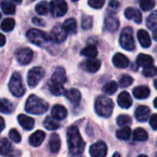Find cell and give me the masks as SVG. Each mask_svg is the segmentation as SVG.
Listing matches in <instances>:
<instances>
[{
	"label": "cell",
	"instance_id": "cell-1",
	"mask_svg": "<svg viewBox=\"0 0 157 157\" xmlns=\"http://www.w3.org/2000/svg\"><path fill=\"white\" fill-rule=\"evenodd\" d=\"M67 143L69 153L73 155H79L85 150V142L75 126H71L67 131Z\"/></svg>",
	"mask_w": 157,
	"mask_h": 157
},
{
	"label": "cell",
	"instance_id": "cell-2",
	"mask_svg": "<svg viewBox=\"0 0 157 157\" xmlns=\"http://www.w3.org/2000/svg\"><path fill=\"white\" fill-rule=\"evenodd\" d=\"M48 103L35 95H31L29 97L25 106L26 111L34 115H41L45 113L48 110Z\"/></svg>",
	"mask_w": 157,
	"mask_h": 157
},
{
	"label": "cell",
	"instance_id": "cell-3",
	"mask_svg": "<svg viewBox=\"0 0 157 157\" xmlns=\"http://www.w3.org/2000/svg\"><path fill=\"white\" fill-rule=\"evenodd\" d=\"M114 109V103L113 101L105 97V96H99L95 102V109L98 115L103 117V118H109Z\"/></svg>",
	"mask_w": 157,
	"mask_h": 157
},
{
	"label": "cell",
	"instance_id": "cell-4",
	"mask_svg": "<svg viewBox=\"0 0 157 157\" xmlns=\"http://www.w3.org/2000/svg\"><path fill=\"white\" fill-rule=\"evenodd\" d=\"M8 88L11 94L17 98H20L25 94V86L22 78L18 73H14L8 84Z\"/></svg>",
	"mask_w": 157,
	"mask_h": 157
},
{
	"label": "cell",
	"instance_id": "cell-5",
	"mask_svg": "<svg viewBox=\"0 0 157 157\" xmlns=\"http://www.w3.org/2000/svg\"><path fill=\"white\" fill-rule=\"evenodd\" d=\"M120 44L124 50L127 51H132L135 48L133 31L131 27H126L122 29L120 36Z\"/></svg>",
	"mask_w": 157,
	"mask_h": 157
},
{
	"label": "cell",
	"instance_id": "cell-6",
	"mask_svg": "<svg viewBox=\"0 0 157 157\" xmlns=\"http://www.w3.org/2000/svg\"><path fill=\"white\" fill-rule=\"evenodd\" d=\"M27 38L30 42L38 46H43L45 43L51 40L50 36H48L45 32L36 29H30L27 32Z\"/></svg>",
	"mask_w": 157,
	"mask_h": 157
},
{
	"label": "cell",
	"instance_id": "cell-7",
	"mask_svg": "<svg viewBox=\"0 0 157 157\" xmlns=\"http://www.w3.org/2000/svg\"><path fill=\"white\" fill-rule=\"evenodd\" d=\"M44 75H45V72H44L43 68H41V67H33V68H31L29 71L28 77H27L29 86L31 87V88L35 87L40 82V80L43 78Z\"/></svg>",
	"mask_w": 157,
	"mask_h": 157
},
{
	"label": "cell",
	"instance_id": "cell-8",
	"mask_svg": "<svg viewBox=\"0 0 157 157\" xmlns=\"http://www.w3.org/2000/svg\"><path fill=\"white\" fill-rule=\"evenodd\" d=\"M50 10L53 17H63L67 12V4L65 0H52Z\"/></svg>",
	"mask_w": 157,
	"mask_h": 157
},
{
	"label": "cell",
	"instance_id": "cell-9",
	"mask_svg": "<svg viewBox=\"0 0 157 157\" xmlns=\"http://www.w3.org/2000/svg\"><path fill=\"white\" fill-rule=\"evenodd\" d=\"M33 58V52L29 48H22L16 52V59L21 65L29 64Z\"/></svg>",
	"mask_w": 157,
	"mask_h": 157
},
{
	"label": "cell",
	"instance_id": "cell-10",
	"mask_svg": "<svg viewBox=\"0 0 157 157\" xmlns=\"http://www.w3.org/2000/svg\"><path fill=\"white\" fill-rule=\"evenodd\" d=\"M67 37V32L64 28L61 25H56L51 31L50 38L54 42H63Z\"/></svg>",
	"mask_w": 157,
	"mask_h": 157
},
{
	"label": "cell",
	"instance_id": "cell-11",
	"mask_svg": "<svg viewBox=\"0 0 157 157\" xmlns=\"http://www.w3.org/2000/svg\"><path fill=\"white\" fill-rule=\"evenodd\" d=\"M89 154L93 157H104L108 154V147L102 141L98 142L90 146Z\"/></svg>",
	"mask_w": 157,
	"mask_h": 157
},
{
	"label": "cell",
	"instance_id": "cell-12",
	"mask_svg": "<svg viewBox=\"0 0 157 157\" xmlns=\"http://www.w3.org/2000/svg\"><path fill=\"white\" fill-rule=\"evenodd\" d=\"M120 25L117 16L113 13L109 14L105 18V28L109 31H115L118 29Z\"/></svg>",
	"mask_w": 157,
	"mask_h": 157
},
{
	"label": "cell",
	"instance_id": "cell-13",
	"mask_svg": "<svg viewBox=\"0 0 157 157\" xmlns=\"http://www.w3.org/2000/svg\"><path fill=\"white\" fill-rule=\"evenodd\" d=\"M124 15L126 18L130 20H133L136 23H141L143 20V16L140 10L134 8V7H128L124 11Z\"/></svg>",
	"mask_w": 157,
	"mask_h": 157
},
{
	"label": "cell",
	"instance_id": "cell-14",
	"mask_svg": "<svg viewBox=\"0 0 157 157\" xmlns=\"http://www.w3.org/2000/svg\"><path fill=\"white\" fill-rule=\"evenodd\" d=\"M150 113H151V110L148 107L139 106L135 110V117L138 121L145 122L146 121H148V119L150 117Z\"/></svg>",
	"mask_w": 157,
	"mask_h": 157
},
{
	"label": "cell",
	"instance_id": "cell-15",
	"mask_svg": "<svg viewBox=\"0 0 157 157\" xmlns=\"http://www.w3.org/2000/svg\"><path fill=\"white\" fill-rule=\"evenodd\" d=\"M112 62H113V64L118 68H126L130 64L129 59L123 53H121V52H118L113 56Z\"/></svg>",
	"mask_w": 157,
	"mask_h": 157
},
{
	"label": "cell",
	"instance_id": "cell-16",
	"mask_svg": "<svg viewBox=\"0 0 157 157\" xmlns=\"http://www.w3.org/2000/svg\"><path fill=\"white\" fill-rule=\"evenodd\" d=\"M17 121L19 125L26 131H30L34 127V120L27 115L20 114L17 116Z\"/></svg>",
	"mask_w": 157,
	"mask_h": 157
},
{
	"label": "cell",
	"instance_id": "cell-17",
	"mask_svg": "<svg viewBox=\"0 0 157 157\" xmlns=\"http://www.w3.org/2000/svg\"><path fill=\"white\" fill-rule=\"evenodd\" d=\"M118 104L122 109H129L132 105V99L128 92H121L118 97Z\"/></svg>",
	"mask_w": 157,
	"mask_h": 157
},
{
	"label": "cell",
	"instance_id": "cell-18",
	"mask_svg": "<svg viewBox=\"0 0 157 157\" xmlns=\"http://www.w3.org/2000/svg\"><path fill=\"white\" fill-rule=\"evenodd\" d=\"M101 67V62L99 60H95L94 58H90L84 63V68L86 71L89 73H96Z\"/></svg>",
	"mask_w": 157,
	"mask_h": 157
},
{
	"label": "cell",
	"instance_id": "cell-19",
	"mask_svg": "<svg viewBox=\"0 0 157 157\" xmlns=\"http://www.w3.org/2000/svg\"><path fill=\"white\" fill-rule=\"evenodd\" d=\"M44 139H45V133L42 131H37L33 134L30 135L29 142L31 146L38 147L43 143Z\"/></svg>",
	"mask_w": 157,
	"mask_h": 157
},
{
	"label": "cell",
	"instance_id": "cell-20",
	"mask_svg": "<svg viewBox=\"0 0 157 157\" xmlns=\"http://www.w3.org/2000/svg\"><path fill=\"white\" fill-rule=\"evenodd\" d=\"M137 38L139 40L140 44L144 47V48H148L151 46L152 44V40L150 38L149 33L144 30V29H140L137 33Z\"/></svg>",
	"mask_w": 157,
	"mask_h": 157
},
{
	"label": "cell",
	"instance_id": "cell-21",
	"mask_svg": "<svg viewBox=\"0 0 157 157\" xmlns=\"http://www.w3.org/2000/svg\"><path fill=\"white\" fill-rule=\"evenodd\" d=\"M66 98L74 105H78L81 100V93L75 88H72L64 93Z\"/></svg>",
	"mask_w": 157,
	"mask_h": 157
},
{
	"label": "cell",
	"instance_id": "cell-22",
	"mask_svg": "<svg viewBox=\"0 0 157 157\" xmlns=\"http://www.w3.org/2000/svg\"><path fill=\"white\" fill-rule=\"evenodd\" d=\"M49 89L51 91V93L53 96H61L63 95L65 93L64 87H63V84L51 80L50 84H49Z\"/></svg>",
	"mask_w": 157,
	"mask_h": 157
},
{
	"label": "cell",
	"instance_id": "cell-23",
	"mask_svg": "<svg viewBox=\"0 0 157 157\" xmlns=\"http://www.w3.org/2000/svg\"><path fill=\"white\" fill-rule=\"evenodd\" d=\"M52 117L57 121H62L66 118L67 116V109L61 105H55L52 109Z\"/></svg>",
	"mask_w": 157,
	"mask_h": 157
},
{
	"label": "cell",
	"instance_id": "cell-24",
	"mask_svg": "<svg viewBox=\"0 0 157 157\" xmlns=\"http://www.w3.org/2000/svg\"><path fill=\"white\" fill-rule=\"evenodd\" d=\"M49 147L52 153L56 154L60 151L61 148V139L60 136L57 133H53L51 135L50 142H49Z\"/></svg>",
	"mask_w": 157,
	"mask_h": 157
},
{
	"label": "cell",
	"instance_id": "cell-25",
	"mask_svg": "<svg viewBox=\"0 0 157 157\" xmlns=\"http://www.w3.org/2000/svg\"><path fill=\"white\" fill-rule=\"evenodd\" d=\"M136 63H137V64L139 66L146 68V67H149V66L154 64V59L150 55H147V54H144V53H141V54L138 55Z\"/></svg>",
	"mask_w": 157,
	"mask_h": 157
},
{
	"label": "cell",
	"instance_id": "cell-26",
	"mask_svg": "<svg viewBox=\"0 0 157 157\" xmlns=\"http://www.w3.org/2000/svg\"><path fill=\"white\" fill-rule=\"evenodd\" d=\"M133 96L138 99H145L150 96V89L145 86H139L133 89Z\"/></svg>",
	"mask_w": 157,
	"mask_h": 157
},
{
	"label": "cell",
	"instance_id": "cell-27",
	"mask_svg": "<svg viewBox=\"0 0 157 157\" xmlns=\"http://www.w3.org/2000/svg\"><path fill=\"white\" fill-rule=\"evenodd\" d=\"M52 80L53 81H56V82H59V83H62V84H64L67 80L66 78V74H65V71L63 67H58L55 72L53 73L52 75Z\"/></svg>",
	"mask_w": 157,
	"mask_h": 157
},
{
	"label": "cell",
	"instance_id": "cell-28",
	"mask_svg": "<svg viewBox=\"0 0 157 157\" xmlns=\"http://www.w3.org/2000/svg\"><path fill=\"white\" fill-rule=\"evenodd\" d=\"M12 145L6 139H2L0 140V155L2 156H6L9 155L12 153Z\"/></svg>",
	"mask_w": 157,
	"mask_h": 157
},
{
	"label": "cell",
	"instance_id": "cell-29",
	"mask_svg": "<svg viewBox=\"0 0 157 157\" xmlns=\"http://www.w3.org/2000/svg\"><path fill=\"white\" fill-rule=\"evenodd\" d=\"M63 27L64 28V29L66 30L67 33L73 34L75 33L77 30V23L76 20L75 18H68L63 22Z\"/></svg>",
	"mask_w": 157,
	"mask_h": 157
},
{
	"label": "cell",
	"instance_id": "cell-30",
	"mask_svg": "<svg viewBox=\"0 0 157 157\" xmlns=\"http://www.w3.org/2000/svg\"><path fill=\"white\" fill-rule=\"evenodd\" d=\"M131 134H132V131H131V128H129L128 126H124L123 128L118 130L116 132L117 138L120 140H123V141L129 140L131 137Z\"/></svg>",
	"mask_w": 157,
	"mask_h": 157
},
{
	"label": "cell",
	"instance_id": "cell-31",
	"mask_svg": "<svg viewBox=\"0 0 157 157\" xmlns=\"http://www.w3.org/2000/svg\"><path fill=\"white\" fill-rule=\"evenodd\" d=\"M133 139L138 142H144L148 139L147 132L143 128H138L133 132Z\"/></svg>",
	"mask_w": 157,
	"mask_h": 157
},
{
	"label": "cell",
	"instance_id": "cell-32",
	"mask_svg": "<svg viewBox=\"0 0 157 157\" xmlns=\"http://www.w3.org/2000/svg\"><path fill=\"white\" fill-rule=\"evenodd\" d=\"M13 111V105L12 103L5 98L0 99V112L5 114H10Z\"/></svg>",
	"mask_w": 157,
	"mask_h": 157
},
{
	"label": "cell",
	"instance_id": "cell-33",
	"mask_svg": "<svg viewBox=\"0 0 157 157\" xmlns=\"http://www.w3.org/2000/svg\"><path fill=\"white\" fill-rule=\"evenodd\" d=\"M81 54L87 58H95L98 55V49L94 45H89L81 51Z\"/></svg>",
	"mask_w": 157,
	"mask_h": 157
},
{
	"label": "cell",
	"instance_id": "cell-34",
	"mask_svg": "<svg viewBox=\"0 0 157 157\" xmlns=\"http://www.w3.org/2000/svg\"><path fill=\"white\" fill-rule=\"evenodd\" d=\"M44 127L47 129V130H50V131H54V130H57L60 128V123H58L55 119L53 120L52 118L51 117H47L44 121Z\"/></svg>",
	"mask_w": 157,
	"mask_h": 157
},
{
	"label": "cell",
	"instance_id": "cell-35",
	"mask_svg": "<svg viewBox=\"0 0 157 157\" xmlns=\"http://www.w3.org/2000/svg\"><path fill=\"white\" fill-rule=\"evenodd\" d=\"M35 10H36V12L39 15L44 16V15H46L49 12L50 7H49V5H48V3L46 1H42V2H40V3H38L36 5Z\"/></svg>",
	"mask_w": 157,
	"mask_h": 157
},
{
	"label": "cell",
	"instance_id": "cell-36",
	"mask_svg": "<svg viewBox=\"0 0 157 157\" xmlns=\"http://www.w3.org/2000/svg\"><path fill=\"white\" fill-rule=\"evenodd\" d=\"M118 89V84L115 81H110L103 86V92L107 95H113Z\"/></svg>",
	"mask_w": 157,
	"mask_h": 157
},
{
	"label": "cell",
	"instance_id": "cell-37",
	"mask_svg": "<svg viewBox=\"0 0 157 157\" xmlns=\"http://www.w3.org/2000/svg\"><path fill=\"white\" fill-rule=\"evenodd\" d=\"M1 8L3 10V12L5 14H7V15H11V14H14L15 11H16V6L13 3H10L8 1H4L2 4H1Z\"/></svg>",
	"mask_w": 157,
	"mask_h": 157
},
{
	"label": "cell",
	"instance_id": "cell-38",
	"mask_svg": "<svg viewBox=\"0 0 157 157\" xmlns=\"http://www.w3.org/2000/svg\"><path fill=\"white\" fill-rule=\"evenodd\" d=\"M14 28H15V20L13 18H10V17L6 18L1 23V29L6 32L11 31Z\"/></svg>",
	"mask_w": 157,
	"mask_h": 157
},
{
	"label": "cell",
	"instance_id": "cell-39",
	"mask_svg": "<svg viewBox=\"0 0 157 157\" xmlns=\"http://www.w3.org/2000/svg\"><path fill=\"white\" fill-rule=\"evenodd\" d=\"M147 26L149 29L155 30L157 29V11L153 12L147 18Z\"/></svg>",
	"mask_w": 157,
	"mask_h": 157
},
{
	"label": "cell",
	"instance_id": "cell-40",
	"mask_svg": "<svg viewBox=\"0 0 157 157\" xmlns=\"http://www.w3.org/2000/svg\"><path fill=\"white\" fill-rule=\"evenodd\" d=\"M133 82V78L129 75H123L121 78H120V86L121 87H128L130 86Z\"/></svg>",
	"mask_w": 157,
	"mask_h": 157
},
{
	"label": "cell",
	"instance_id": "cell-41",
	"mask_svg": "<svg viewBox=\"0 0 157 157\" xmlns=\"http://www.w3.org/2000/svg\"><path fill=\"white\" fill-rule=\"evenodd\" d=\"M132 123V119L128 115H121L117 118V124L120 127L128 126Z\"/></svg>",
	"mask_w": 157,
	"mask_h": 157
},
{
	"label": "cell",
	"instance_id": "cell-42",
	"mask_svg": "<svg viewBox=\"0 0 157 157\" xmlns=\"http://www.w3.org/2000/svg\"><path fill=\"white\" fill-rule=\"evenodd\" d=\"M155 6V0H141L140 1V6L144 11H149L152 10Z\"/></svg>",
	"mask_w": 157,
	"mask_h": 157
},
{
	"label": "cell",
	"instance_id": "cell-43",
	"mask_svg": "<svg viewBox=\"0 0 157 157\" xmlns=\"http://www.w3.org/2000/svg\"><path fill=\"white\" fill-rule=\"evenodd\" d=\"M143 75L146 77H153L157 75V67H155L154 64L144 68V70L143 71Z\"/></svg>",
	"mask_w": 157,
	"mask_h": 157
},
{
	"label": "cell",
	"instance_id": "cell-44",
	"mask_svg": "<svg viewBox=\"0 0 157 157\" xmlns=\"http://www.w3.org/2000/svg\"><path fill=\"white\" fill-rule=\"evenodd\" d=\"M93 26V17L90 16H84L82 18V27L85 29H89Z\"/></svg>",
	"mask_w": 157,
	"mask_h": 157
},
{
	"label": "cell",
	"instance_id": "cell-45",
	"mask_svg": "<svg viewBox=\"0 0 157 157\" xmlns=\"http://www.w3.org/2000/svg\"><path fill=\"white\" fill-rule=\"evenodd\" d=\"M9 138L11 139V141H13L16 144H18V143L21 142V136H20L19 132L17 130H15V129L10 130V132H9Z\"/></svg>",
	"mask_w": 157,
	"mask_h": 157
},
{
	"label": "cell",
	"instance_id": "cell-46",
	"mask_svg": "<svg viewBox=\"0 0 157 157\" xmlns=\"http://www.w3.org/2000/svg\"><path fill=\"white\" fill-rule=\"evenodd\" d=\"M105 1L106 0H88V5L95 9H99L104 6Z\"/></svg>",
	"mask_w": 157,
	"mask_h": 157
},
{
	"label": "cell",
	"instance_id": "cell-47",
	"mask_svg": "<svg viewBox=\"0 0 157 157\" xmlns=\"http://www.w3.org/2000/svg\"><path fill=\"white\" fill-rule=\"evenodd\" d=\"M150 125L155 131H157V114H154V115L151 116V118H150Z\"/></svg>",
	"mask_w": 157,
	"mask_h": 157
},
{
	"label": "cell",
	"instance_id": "cell-48",
	"mask_svg": "<svg viewBox=\"0 0 157 157\" xmlns=\"http://www.w3.org/2000/svg\"><path fill=\"white\" fill-rule=\"evenodd\" d=\"M109 7H111V8H113V9H116V8L119 7L120 3H119L118 0H110L109 3Z\"/></svg>",
	"mask_w": 157,
	"mask_h": 157
},
{
	"label": "cell",
	"instance_id": "cell-49",
	"mask_svg": "<svg viewBox=\"0 0 157 157\" xmlns=\"http://www.w3.org/2000/svg\"><path fill=\"white\" fill-rule=\"evenodd\" d=\"M32 23H33V24H36V25H38V26H44V22H43L41 19L38 18V17H33Z\"/></svg>",
	"mask_w": 157,
	"mask_h": 157
},
{
	"label": "cell",
	"instance_id": "cell-50",
	"mask_svg": "<svg viewBox=\"0 0 157 157\" xmlns=\"http://www.w3.org/2000/svg\"><path fill=\"white\" fill-rule=\"evenodd\" d=\"M5 43H6V37L2 33H0V47L4 46Z\"/></svg>",
	"mask_w": 157,
	"mask_h": 157
},
{
	"label": "cell",
	"instance_id": "cell-51",
	"mask_svg": "<svg viewBox=\"0 0 157 157\" xmlns=\"http://www.w3.org/2000/svg\"><path fill=\"white\" fill-rule=\"evenodd\" d=\"M5 129V121L2 117H0V132Z\"/></svg>",
	"mask_w": 157,
	"mask_h": 157
},
{
	"label": "cell",
	"instance_id": "cell-52",
	"mask_svg": "<svg viewBox=\"0 0 157 157\" xmlns=\"http://www.w3.org/2000/svg\"><path fill=\"white\" fill-rule=\"evenodd\" d=\"M154 38H155V40L157 41V29H155V32H154Z\"/></svg>",
	"mask_w": 157,
	"mask_h": 157
},
{
	"label": "cell",
	"instance_id": "cell-53",
	"mask_svg": "<svg viewBox=\"0 0 157 157\" xmlns=\"http://www.w3.org/2000/svg\"><path fill=\"white\" fill-rule=\"evenodd\" d=\"M11 1L14 2V3H17V4H20L22 2V0H11Z\"/></svg>",
	"mask_w": 157,
	"mask_h": 157
},
{
	"label": "cell",
	"instance_id": "cell-54",
	"mask_svg": "<svg viewBox=\"0 0 157 157\" xmlns=\"http://www.w3.org/2000/svg\"><path fill=\"white\" fill-rule=\"evenodd\" d=\"M154 105H155V107L157 109V98L154 100Z\"/></svg>",
	"mask_w": 157,
	"mask_h": 157
},
{
	"label": "cell",
	"instance_id": "cell-55",
	"mask_svg": "<svg viewBox=\"0 0 157 157\" xmlns=\"http://www.w3.org/2000/svg\"><path fill=\"white\" fill-rule=\"evenodd\" d=\"M155 87L157 89V79L156 80H155Z\"/></svg>",
	"mask_w": 157,
	"mask_h": 157
},
{
	"label": "cell",
	"instance_id": "cell-56",
	"mask_svg": "<svg viewBox=\"0 0 157 157\" xmlns=\"http://www.w3.org/2000/svg\"><path fill=\"white\" fill-rule=\"evenodd\" d=\"M4 1H5V0H0V6H1V4H2V3H3Z\"/></svg>",
	"mask_w": 157,
	"mask_h": 157
},
{
	"label": "cell",
	"instance_id": "cell-57",
	"mask_svg": "<svg viewBox=\"0 0 157 157\" xmlns=\"http://www.w3.org/2000/svg\"><path fill=\"white\" fill-rule=\"evenodd\" d=\"M73 2H76V1H78V0H72Z\"/></svg>",
	"mask_w": 157,
	"mask_h": 157
},
{
	"label": "cell",
	"instance_id": "cell-58",
	"mask_svg": "<svg viewBox=\"0 0 157 157\" xmlns=\"http://www.w3.org/2000/svg\"><path fill=\"white\" fill-rule=\"evenodd\" d=\"M0 18H1V14H0Z\"/></svg>",
	"mask_w": 157,
	"mask_h": 157
}]
</instances>
